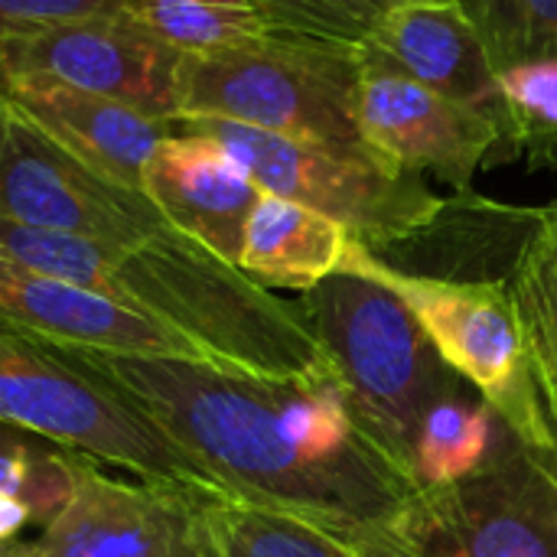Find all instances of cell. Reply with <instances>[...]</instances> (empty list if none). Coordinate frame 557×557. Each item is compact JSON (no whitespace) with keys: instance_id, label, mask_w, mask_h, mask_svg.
<instances>
[{"instance_id":"obj_1","label":"cell","mask_w":557,"mask_h":557,"mask_svg":"<svg viewBox=\"0 0 557 557\" xmlns=\"http://www.w3.org/2000/svg\"><path fill=\"white\" fill-rule=\"evenodd\" d=\"M219 496L359 532H405L414 476L366 431L333 372L264 379L209 362L85 349Z\"/></svg>"},{"instance_id":"obj_2","label":"cell","mask_w":557,"mask_h":557,"mask_svg":"<svg viewBox=\"0 0 557 557\" xmlns=\"http://www.w3.org/2000/svg\"><path fill=\"white\" fill-rule=\"evenodd\" d=\"M0 255L180 333L219 369L264 379L333 372L297 304L173 225L114 245L0 219Z\"/></svg>"},{"instance_id":"obj_3","label":"cell","mask_w":557,"mask_h":557,"mask_svg":"<svg viewBox=\"0 0 557 557\" xmlns=\"http://www.w3.org/2000/svg\"><path fill=\"white\" fill-rule=\"evenodd\" d=\"M297 307L366 431L411 473L424 418L467 379L444 362L408 304L366 274L339 268Z\"/></svg>"},{"instance_id":"obj_4","label":"cell","mask_w":557,"mask_h":557,"mask_svg":"<svg viewBox=\"0 0 557 557\" xmlns=\"http://www.w3.org/2000/svg\"><path fill=\"white\" fill-rule=\"evenodd\" d=\"M0 421L124 467L137 480L215 493L202 467L85 349L55 343L7 313H0Z\"/></svg>"},{"instance_id":"obj_5","label":"cell","mask_w":557,"mask_h":557,"mask_svg":"<svg viewBox=\"0 0 557 557\" xmlns=\"http://www.w3.org/2000/svg\"><path fill=\"white\" fill-rule=\"evenodd\" d=\"M362 42L277 29L258 42L183 55L180 117H222L294 140L369 147L356 121Z\"/></svg>"},{"instance_id":"obj_6","label":"cell","mask_w":557,"mask_h":557,"mask_svg":"<svg viewBox=\"0 0 557 557\" xmlns=\"http://www.w3.org/2000/svg\"><path fill=\"white\" fill-rule=\"evenodd\" d=\"M173 127L212 137L242 163L261 193L339 222L375 255L431 228L447 206L421 173L392 163L372 147L294 140L222 117H186Z\"/></svg>"},{"instance_id":"obj_7","label":"cell","mask_w":557,"mask_h":557,"mask_svg":"<svg viewBox=\"0 0 557 557\" xmlns=\"http://www.w3.org/2000/svg\"><path fill=\"white\" fill-rule=\"evenodd\" d=\"M343 268L398 294L444 362L486 398L503 424L535 454L557 460V428L535 388L506 281H463L405 271L356 238H349Z\"/></svg>"},{"instance_id":"obj_8","label":"cell","mask_w":557,"mask_h":557,"mask_svg":"<svg viewBox=\"0 0 557 557\" xmlns=\"http://www.w3.org/2000/svg\"><path fill=\"white\" fill-rule=\"evenodd\" d=\"M408 532L421 557H557V460L503 428L470 476L421 490Z\"/></svg>"},{"instance_id":"obj_9","label":"cell","mask_w":557,"mask_h":557,"mask_svg":"<svg viewBox=\"0 0 557 557\" xmlns=\"http://www.w3.org/2000/svg\"><path fill=\"white\" fill-rule=\"evenodd\" d=\"M0 219L114 245H131L170 228L144 189L121 186L82 163L33 121H26L3 95Z\"/></svg>"},{"instance_id":"obj_10","label":"cell","mask_w":557,"mask_h":557,"mask_svg":"<svg viewBox=\"0 0 557 557\" xmlns=\"http://www.w3.org/2000/svg\"><path fill=\"white\" fill-rule=\"evenodd\" d=\"M183 52L127 10L62 20L0 39V82L49 78L176 124Z\"/></svg>"},{"instance_id":"obj_11","label":"cell","mask_w":557,"mask_h":557,"mask_svg":"<svg viewBox=\"0 0 557 557\" xmlns=\"http://www.w3.org/2000/svg\"><path fill=\"white\" fill-rule=\"evenodd\" d=\"M356 121L362 140L398 166L470 193L499 144V127L434 88L408 78L375 46L362 39V72L356 88Z\"/></svg>"},{"instance_id":"obj_12","label":"cell","mask_w":557,"mask_h":557,"mask_svg":"<svg viewBox=\"0 0 557 557\" xmlns=\"http://www.w3.org/2000/svg\"><path fill=\"white\" fill-rule=\"evenodd\" d=\"M36 545L46 557H206L199 490L111 480L95 457L78 454L72 496Z\"/></svg>"},{"instance_id":"obj_13","label":"cell","mask_w":557,"mask_h":557,"mask_svg":"<svg viewBox=\"0 0 557 557\" xmlns=\"http://www.w3.org/2000/svg\"><path fill=\"white\" fill-rule=\"evenodd\" d=\"M140 189L173 228L238 264L261 189L222 144L206 134L173 131L147 160Z\"/></svg>"},{"instance_id":"obj_14","label":"cell","mask_w":557,"mask_h":557,"mask_svg":"<svg viewBox=\"0 0 557 557\" xmlns=\"http://www.w3.org/2000/svg\"><path fill=\"white\" fill-rule=\"evenodd\" d=\"M0 313L55 343L78 349L209 362L202 349L180 333L150 323L147 317L124 310L101 294L23 268L7 255H0Z\"/></svg>"},{"instance_id":"obj_15","label":"cell","mask_w":557,"mask_h":557,"mask_svg":"<svg viewBox=\"0 0 557 557\" xmlns=\"http://www.w3.org/2000/svg\"><path fill=\"white\" fill-rule=\"evenodd\" d=\"M366 42L408 78L486 114L503 131L499 75L457 0H401L372 23Z\"/></svg>"},{"instance_id":"obj_16","label":"cell","mask_w":557,"mask_h":557,"mask_svg":"<svg viewBox=\"0 0 557 557\" xmlns=\"http://www.w3.org/2000/svg\"><path fill=\"white\" fill-rule=\"evenodd\" d=\"M0 95L82 163L131 189H140L147 160L176 131L170 121L49 78L0 82Z\"/></svg>"},{"instance_id":"obj_17","label":"cell","mask_w":557,"mask_h":557,"mask_svg":"<svg viewBox=\"0 0 557 557\" xmlns=\"http://www.w3.org/2000/svg\"><path fill=\"white\" fill-rule=\"evenodd\" d=\"M206 557H421L405 532H359L287 509L199 493Z\"/></svg>"},{"instance_id":"obj_18","label":"cell","mask_w":557,"mask_h":557,"mask_svg":"<svg viewBox=\"0 0 557 557\" xmlns=\"http://www.w3.org/2000/svg\"><path fill=\"white\" fill-rule=\"evenodd\" d=\"M349 238L339 222L300 202L261 193L245 225L238 268L268 290L287 287L304 294L343 268Z\"/></svg>"},{"instance_id":"obj_19","label":"cell","mask_w":557,"mask_h":557,"mask_svg":"<svg viewBox=\"0 0 557 557\" xmlns=\"http://www.w3.org/2000/svg\"><path fill=\"white\" fill-rule=\"evenodd\" d=\"M503 281L519 317L535 388L557 428V202L535 209Z\"/></svg>"},{"instance_id":"obj_20","label":"cell","mask_w":557,"mask_h":557,"mask_svg":"<svg viewBox=\"0 0 557 557\" xmlns=\"http://www.w3.org/2000/svg\"><path fill=\"white\" fill-rule=\"evenodd\" d=\"M127 13L183 55L238 49L284 29L261 0H127Z\"/></svg>"},{"instance_id":"obj_21","label":"cell","mask_w":557,"mask_h":557,"mask_svg":"<svg viewBox=\"0 0 557 557\" xmlns=\"http://www.w3.org/2000/svg\"><path fill=\"white\" fill-rule=\"evenodd\" d=\"M503 428V418L467 382L460 392L444 398L421 424L411 460L418 486L434 490L470 476L493 454Z\"/></svg>"},{"instance_id":"obj_22","label":"cell","mask_w":557,"mask_h":557,"mask_svg":"<svg viewBox=\"0 0 557 557\" xmlns=\"http://www.w3.org/2000/svg\"><path fill=\"white\" fill-rule=\"evenodd\" d=\"M506 104L499 144L486 166L525 160L532 170L557 166V59L525 62L499 75Z\"/></svg>"},{"instance_id":"obj_23","label":"cell","mask_w":557,"mask_h":557,"mask_svg":"<svg viewBox=\"0 0 557 557\" xmlns=\"http://www.w3.org/2000/svg\"><path fill=\"white\" fill-rule=\"evenodd\" d=\"M78 454L36 431L0 421V496L20 499L29 506L33 522L46 525L72 496Z\"/></svg>"},{"instance_id":"obj_24","label":"cell","mask_w":557,"mask_h":557,"mask_svg":"<svg viewBox=\"0 0 557 557\" xmlns=\"http://www.w3.org/2000/svg\"><path fill=\"white\" fill-rule=\"evenodd\" d=\"M480 33L496 75L557 59V0H457Z\"/></svg>"},{"instance_id":"obj_25","label":"cell","mask_w":557,"mask_h":557,"mask_svg":"<svg viewBox=\"0 0 557 557\" xmlns=\"http://www.w3.org/2000/svg\"><path fill=\"white\" fill-rule=\"evenodd\" d=\"M264 10L277 20V26L310 36H330V39H349L362 42L369 36V26L346 13L343 7L330 0H261Z\"/></svg>"},{"instance_id":"obj_26","label":"cell","mask_w":557,"mask_h":557,"mask_svg":"<svg viewBox=\"0 0 557 557\" xmlns=\"http://www.w3.org/2000/svg\"><path fill=\"white\" fill-rule=\"evenodd\" d=\"M127 0H0V39L10 33L82 20V16H108L124 13Z\"/></svg>"},{"instance_id":"obj_27","label":"cell","mask_w":557,"mask_h":557,"mask_svg":"<svg viewBox=\"0 0 557 557\" xmlns=\"http://www.w3.org/2000/svg\"><path fill=\"white\" fill-rule=\"evenodd\" d=\"M33 522L29 506H23L13 496H0V542H13L16 532H23V525Z\"/></svg>"},{"instance_id":"obj_28","label":"cell","mask_w":557,"mask_h":557,"mask_svg":"<svg viewBox=\"0 0 557 557\" xmlns=\"http://www.w3.org/2000/svg\"><path fill=\"white\" fill-rule=\"evenodd\" d=\"M0 557H46L42 552H39V545L33 542H0Z\"/></svg>"}]
</instances>
